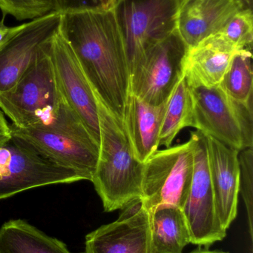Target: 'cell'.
<instances>
[{
    "mask_svg": "<svg viewBox=\"0 0 253 253\" xmlns=\"http://www.w3.org/2000/svg\"><path fill=\"white\" fill-rule=\"evenodd\" d=\"M59 31L74 50L93 90L123 121L131 75L114 9L97 7L61 13Z\"/></svg>",
    "mask_w": 253,
    "mask_h": 253,
    "instance_id": "1",
    "label": "cell"
},
{
    "mask_svg": "<svg viewBox=\"0 0 253 253\" xmlns=\"http://www.w3.org/2000/svg\"><path fill=\"white\" fill-rule=\"evenodd\" d=\"M50 41L16 86L0 94V109L16 127L57 132L99 146L62 93L49 51Z\"/></svg>",
    "mask_w": 253,
    "mask_h": 253,
    "instance_id": "2",
    "label": "cell"
},
{
    "mask_svg": "<svg viewBox=\"0 0 253 253\" xmlns=\"http://www.w3.org/2000/svg\"><path fill=\"white\" fill-rule=\"evenodd\" d=\"M93 91L98 106L100 147L91 181L102 201L104 211L110 212L142 200L144 164L135 157L123 121Z\"/></svg>",
    "mask_w": 253,
    "mask_h": 253,
    "instance_id": "3",
    "label": "cell"
},
{
    "mask_svg": "<svg viewBox=\"0 0 253 253\" xmlns=\"http://www.w3.org/2000/svg\"><path fill=\"white\" fill-rule=\"evenodd\" d=\"M190 86L192 127L239 152L253 147V102H238L219 86Z\"/></svg>",
    "mask_w": 253,
    "mask_h": 253,
    "instance_id": "4",
    "label": "cell"
},
{
    "mask_svg": "<svg viewBox=\"0 0 253 253\" xmlns=\"http://www.w3.org/2000/svg\"><path fill=\"white\" fill-rule=\"evenodd\" d=\"M180 0H117L112 8L130 75L146 51L177 31Z\"/></svg>",
    "mask_w": 253,
    "mask_h": 253,
    "instance_id": "5",
    "label": "cell"
},
{
    "mask_svg": "<svg viewBox=\"0 0 253 253\" xmlns=\"http://www.w3.org/2000/svg\"><path fill=\"white\" fill-rule=\"evenodd\" d=\"M195 140L157 150L144 163L142 202L148 211L159 205L183 209L191 186Z\"/></svg>",
    "mask_w": 253,
    "mask_h": 253,
    "instance_id": "6",
    "label": "cell"
},
{
    "mask_svg": "<svg viewBox=\"0 0 253 253\" xmlns=\"http://www.w3.org/2000/svg\"><path fill=\"white\" fill-rule=\"evenodd\" d=\"M83 180L80 174L53 163L13 137L0 146V200L37 187Z\"/></svg>",
    "mask_w": 253,
    "mask_h": 253,
    "instance_id": "7",
    "label": "cell"
},
{
    "mask_svg": "<svg viewBox=\"0 0 253 253\" xmlns=\"http://www.w3.org/2000/svg\"><path fill=\"white\" fill-rule=\"evenodd\" d=\"M187 50L177 31L150 47L131 74V94L153 105L167 102L184 77Z\"/></svg>",
    "mask_w": 253,
    "mask_h": 253,
    "instance_id": "8",
    "label": "cell"
},
{
    "mask_svg": "<svg viewBox=\"0 0 253 253\" xmlns=\"http://www.w3.org/2000/svg\"><path fill=\"white\" fill-rule=\"evenodd\" d=\"M195 140V163L191 186L182 211L190 229L191 243L209 248L227 236L216 215L209 174L206 136L192 132Z\"/></svg>",
    "mask_w": 253,
    "mask_h": 253,
    "instance_id": "9",
    "label": "cell"
},
{
    "mask_svg": "<svg viewBox=\"0 0 253 253\" xmlns=\"http://www.w3.org/2000/svg\"><path fill=\"white\" fill-rule=\"evenodd\" d=\"M60 20L61 13L52 12L16 26L0 46V94L19 83L42 47L57 32Z\"/></svg>",
    "mask_w": 253,
    "mask_h": 253,
    "instance_id": "10",
    "label": "cell"
},
{
    "mask_svg": "<svg viewBox=\"0 0 253 253\" xmlns=\"http://www.w3.org/2000/svg\"><path fill=\"white\" fill-rule=\"evenodd\" d=\"M49 51L58 83L68 104L100 146V126L95 93L68 42L58 30Z\"/></svg>",
    "mask_w": 253,
    "mask_h": 253,
    "instance_id": "11",
    "label": "cell"
},
{
    "mask_svg": "<svg viewBox=\"0 0 253 253\" xmlns=\"http://www.w3.org/2000/svg\"><path fill=\"white\" fill-rule=\"evenodd\" d=\"M122 211L115 221L86 235L83 253H155L150 211L142 201Z\"/></svg>",
    "mask_w": 253,
    "mask_h": 253,
    "instance_id": "12",
    "label": "cell"
},
{
    "mask_svg": "<svg viewBox=\"0 0 253 253\" xmlns=\"http://www.w3.org/2000/svg\"><path fill=\"white\" fill-rule=\"evenodd\" d=\"M11 135L53 163L80 174L84 180L93 176L99 156V146L86 144L57 132L10 124Z\"/></svg>",
    "mask_w": 253,
    "mask_h": 253,
    "instance_id": "13",
    "label": "cell"
},
{
    "mask_svg": "<svg viewBox=\"0 0 253 253\" xmlns=\"http://www.w3.org/2000/svg\"><path fill=\"white\" fill-rule=\"evenodd\" d=\"M205 136L215 212L221 225L227 230L238 214L239 152L213 137Z\"/></svg>",
    "mask_w": 253,
    "mask_h": 253,
    "instance_id": "14",
    "label": "cell"
},
{
    "mask_svg": "<svg viewBox=\"0 0 253 253\" xmlns=\"http://www.w3.org/2000/svg\"><path fill=\"white\" fill-rule=\"evenodd\" d=\"M246 5L243 0H180L177 32L190 49L219 32Z\"/></svg>",
    "mask_w": 253,
    "mask_h": 253,
    "instance_id": "15",
    "label": "cell"
},
{
    "mask_svg": "<svg viewBox=\"0 0 253 253\" xmlns=\"http://www.w3.org/2000/svg\"><path fill=\"white\" fill-rule=\"evenodd\" d=\"M241 51L220 34H213L188 49L184 76L191 85L218 86L232 59Z\"/></svg>",
    "mask_w": 253,
    "mask_h": 253,
    "instance_id": "16",
    "label": "cell"
},
{
    "mask_svg": "<svg viewBox=\"0 0 253 253\" xmlns=\"http://www.w3.org/2000/svg\"><path fill=\"white\" fill-rule=\"evenodd\" d=\"M166 102L153 105L131 93L128 98L123 123L135 157L141 163L158 148Z\"/></svg>",
    "mask_w": 253,
    "mask_h": 253,
    "instance_id": "17",
    "label": "cell"
},
{
    "mask_svg": "<svg viewBox=\"0 0 253 253\" xmlns=\"http://www.w3.org/2000/svg\"><path fill=\"white\" fill-rule=\"evenodd\" d=\"M149 211L154 253H183L184 248L191 243V237L182 209L159 205Z\"/></svg>",
    "mask_w": 253,
    "mask_h": 253,
    "instance_id": "18",
    "label": "cell"
},
{
    "mask_svg": "<svg viewBox=\"0 0 253 253\" xmlns=\"http://www.w3.org/2000/svg\"><path fill=\"white\" fill-rule=\"evenodd\" d=\"M0 253H71L66 245L22 219L0 228Z\"/></svg>",
    "mask_w": 253,
    "mask_h": 253,
    "instance_id": "19",
    "label": "cell"
},
{
    "mask_svg": "<svg viewBox=\"0 0 253 253\" xmlns=\"http://www.w3.org/2000/svg\"><path fill=\"white\" fill-rule=\"evenodd\" d=\"M193 102L190 84L184 75L166 102V111L162 123L159 146L171 147L178 132L191 126Z\"/></svg>",
    "mask_w": 253,
    "mask_h": 253,
    "instance_id": "20",
    "label": "cell"
},
{
    "mask_svg": "<svg viewBox=\"0 0 253 253\" xmlns=\"http://www.w3.org/2000/svg\"><path fill=\"white\" fill-rule=\"evenodd\" d=\"M252 59L251 50L236 53L218 85L224 93L238 102H253Z\"/></svg>",
    "mask_w": 253,
    "mask_h": 253,
    "instance_id": "21",
    "label": "cell"
},
{
    "mask_svg": "<svg viewBox=\"0 0 253 253\" xmlns=\"http://www.w3.org/2000/svg\"><path fill=\"white\" fill-rule=\"evenodd\" d=\"M217 34L239 50H251L253 42V8L245 7L236 13Z\"/></svg>",
    "mask_w": 253,
    "mask_h": 253,
    "instance_id": "22",
    "label": "cell"
},
{
    "mask_svg": "<svg viewBox=\"0 0 253 253\" xmlns=\"http://www.w3.org/2000/svg\"><path fill=\"white\" fill-rule=\"evenodd\" d=\"M2 19L13 16L18 21L32 20L56 12L54 0H0Z\"/></svg>",
    "mask_w": 253,
    "mask_h": 253,
    "instance_id": "23",
    "label": "cell"
},
{
    "mask_svg": "<svg viewBox=\"0 0 253 253\" xmlns=\"http://www.w3.org/2000/svg\"><path fill=\"white\" fill-rule=\"evenodd\" d=\"M240 182L239 193H242L248 211L249 232L253 236V147L242 150L239 153Z\"/></svg>",
    "mask_w": 253,
    "mask_h": 253,
    "instance_id": "24",
    "label": "cell"
},
{
    "mask_svg": "<svg viewBox=\"0 0 253 253\" xmlns=\"http://www.w3.org/2000/svg\"><path fill=\"white\" fill-rule=\"evenodd\" d=\"M56 12L60 13L101 7L99 0H54Z\"/></svg>",
    "mask_w": 253,
    "mask_h": 253,
    "instance_id": "25",
    "label": "cell"
},
{
    "mask_svg": "<svg viewBox=\"0 0 253 253\" xmlns=\"http://www.w3.org/2000/svg\"><path fill=\"white\" fill-rule=\"evenodd\" d=\"M11 138L10 124L7 123L5 116L0 109V146L5 144Z\"/></svg>",
    "mask_w": 253,
    "mask_h": 253,
    "instance_id": "26",
    "label": "cell"
},
{
    "mask_svg": "<svg viewBox=\"0 0 253 253\" xmlns=\"http://www.w3.org/2000/svg\"><path fill=\"white\" fill-rule=\"evenodd\" d=\"M4 19L0 21V46L10 37L16 29L15 27H8L4 22Z\"/></svg>",
    "mask_w": 253,
    "mask_h": 253,
    "instance_id": "27",
    "label": "cell"
},
{
    "mask_svg": "<svg viewBox=\"0 0 253 253\" xmlns=\"http://www.w3.org/2000/svg\"><path fill=\"white\" fill-rule=\"evenodd\" d=\"M100 4L102 8H111L114 5V0H99Z\"/></svg>",
    "mask_w": 253,
    "mask_h": 253,
    "instance_id": "28",
    "label": "cell"
},
{
    "mask_svg": "<svg viewBox=\"0 0 253 253\" xmlns=\"http://www.w3.org/2000/svg\"><path fill=\"white\" fill-rule=\"evenodd\" d=\"M190 253H229L220 251H209V250L198 249Z\"/></svg>",
    "mask_w": 253,
    "mask_h": 253,
    "instance_id": "29",
    "label": "cell"
},
{
    "mask_svg": "<svg viewBox=\"0 0 253 253\" xmlns=\"http://www.w3.org/2000/svg\"><path fill=\"white\" fill-rule=\"evenodd\" d=\"M245 1V4L248 7L253 8V0H243Z\"/></svg>",
    "mask_w": 253,
    "mask_h": 253,
    "instance_id": "30",
    "label": "cell"
},
{
    "mask_svg": "<svg viewBox=\"0 0 253 253\" xmlns=\"http://www.w3.org/2000/svg\"><path fill=\"white\" fill-rule=\"evenodd\" d=\"M116 1H117V0H114V3H115Z\"/></svg>",
    "mask_w": 253,
    "mask_h": 253,
    "instance_id": "31",
    "label": "cell"
}]
</instances>
